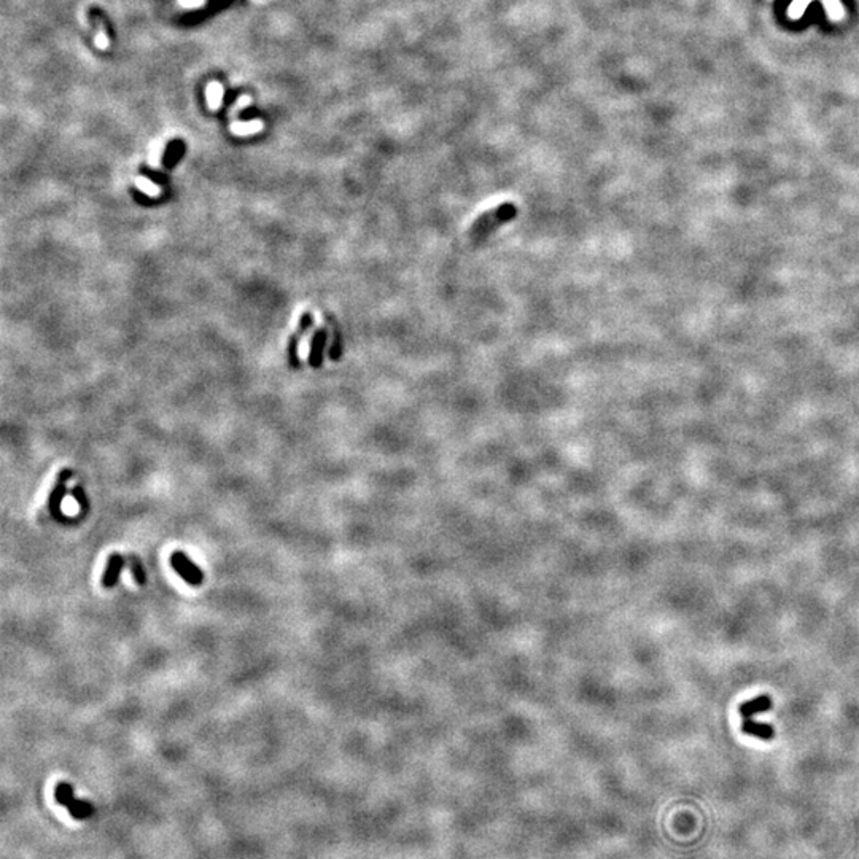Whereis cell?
I'll list each match as a JSON object with an SVG mask.
<instances>
[{
    "instance_id": "obj_1",
    "label": "cell",
    "mask_w": 859,
    "mask_h": 859,
    "mask_svg": "<svg viewBox=\"0 0 859 859\" xmlns=\"http://www.w3.org/2000/svg\"><path fill=\"white\" fill-rule=\"evenodd\" d=\"M518 205L514 202H503L498 207L484 212L477 219L471 223L468 229V236L473 240H481L489 238L492 233H495L498 228L506 225V223L516 220L518 217Z\"/></svg>"
},
{
    "instance_id": "obj_10",
    "label": "cell",
    "mask_w": 859,
    "mask_h": 859,
    "mask_svg": "<svg viewBox=\"0 0 859 859\" xmlns=\"http://www.w3.org/2000/svg\"><path fill=\"white\" fill-rule=\"evenodd\" d=\"M263 128V123L260 120L255 121H248V123H234L231 126V130L234 134L239 135H245V134H252V133H258Z\"/></svg>"
},
{
    "instance_id": "obj_18",
    "label": "cell",
    "mask_w": 859,
    "mask_h": 859,
    "mask_svg": "<svg viewBox=\"0 0 859 859\" xmlns=\"http://www.w3.org/2000/svg\"><path fill=\"white\" fill-rule=\"evenodd\" d=\"M96 45L99 48H107L109 47V40H107V37H105L104 32H101V34H99L96 37Z\"/></svg>"
},
{
    "instance_id": "obj_17",
    "label": "cell",
    "mask_w": 859,
    "mask_h": 859,
    "mask_svg": "<svg viewBox=\"0 0 859 859\" xmlns=\"http://www.w3.org/2000/svg\"><path fill=\"white\" fill-rule=\"evenodd\" d=\"M341 353H342V341H341L339 329H338V327H336L333 346H331V348H329V358L334 360V362H338V360L341 358Z\"/></svg>"
},
{
    "instance_id": "obj_4",
    "label": "cell",
    "mask_w": 859,
    "mask_h": 859,
    "mask_svg": "<svg viewBox=\"0 0 859 859\" xmlns=\"http://www.w3.org/2000/svg\"><path fill=\"white\" fill-rule=\"evenodd\" d=\"M71 479H72V470H68V468L62 470L59 473L58 481H56L53 490L49 492V496H48L49 514H51L53 518L58 519V520L64 519V518H62V514H61V505H62V500H64V496L67 494V482L71 481Z\"/></svg>"
},
{
    "instance_id": "obj_5",
    "label": "cell",
    "mask_w": 859,
    "mask_h": 859,
    "mask_svg": "<svg viewBox=\"0 0 859 859\" xmlns=\"http://www.w3.org/2000/svg\"><path fill=\"white\" fill-rule=\"evenodd\" d=\"M124 563H126V560H124L121 554H111L109 557L107 566H105V571L102 575V586L105 589H111L116 586V583L120 581V575Z\"/></svg>"
},
{
    "instance_id": "obj_11",
    "label": "cell",
    "mask_w": 859,
    "mask_h": 859,
    "mask_svg": "<svg viewBox=\"0 0 859 859\" xmlns=\"http://www.w3.org/2000/svg\"><path fill=\"white\" fill-rule=\"evenodd\" d=\"M298 346H300V336L291 334L288 339V363L293 370L300 368V357H298Z\"/></svg>"
},
{
    "instance_id": "obj_9",
    "label": "cell",
    "mask_w": 859,
    "mask_h": 859,
    "mask_svg": "<svg viewBox=\"0 0 859 859\" xmlns=\"http://www.w3.org/2000/svg\"><path fill=\"white\" fill-rule=\"evenodd\" d=\"M205 95H207V102L209 107L217 110L221 105L223 101V86L220 83H210L207 86V91H205Z\"/></svg>"
},
{
    "instance_id": "obj_14",
    "label": "cell",
    "mask_w": 859,
    "mask_h": 859,
    "mask_svg": "<svg viewBox=\"0 0 859 859\" xmlns=\"http://www.w3.org/2000/svg\"><path fill=\"white\" fill-rule=\"evenodd\" d=\"M129 565H130V571H133L135 581L139 583L140 586H143V584L147 583V575H145V570H143L142 562L135 556H130L129 557Z\"/></svg>"
},
{
    "instance_id": "obj_6",
    "label": "cell",
    "mask_w": 859,
    "mask_h": 859,
    "mask_svg": "<svg viewBox=\"0 0 859 859\" xmlns=\"http://www.w3.org/2000/svg\"><path fill=\"white\" fill-rule=\"evenodd\" d=\"M327 339H328V329L323 327L317 328L314 333L312 342H310V351H309V365L312 366V368H320L323 363V351H325Z\"/></svg>"
},
{
    "instance_id": "obj_13",
    "label": "cell",
    "mask_w": 859,
    "mask_h": 859,
    "mask_svg": "<svg viewBox=\"0 0 859 859\" xmlns=\"http://www.w3.org/2000/svg\"><path fill=\"white\" fill-rule=\"evenodd\" d=\"M810 4L812 0H793V4L788 7V16L791 18V20H799V18H802V15L805 13V10Z\"/></svg>"
},
{
    "instance_id": "obj_2",
    "label": "cell",
    "mask_w": 859,
    "mask_h": 859,
    "mask_svg": "<svg viewBox=\"0 0 859 859\" xmlns=\"http://www.w3.org/2000/svg\"><path fill=\"white\" fill-rule=\"evenodd\" d=\"M54 798L58 800V804L67 807L68 812L72 813V817L78 820L90 818L92 817V813H95V807H92L88 800L75 799L73 788L68 783H59L58 786H56Z\"/></svg>"
},
{
    "instance_id": "obj_16",
    "label": "cell",
    "mask_w": 859,
    "mask_h": 859,
    "mask_svg": "<svg viewBox=\"0 0 859 859\" xmlns=\"http://www.w3.org/2000/svg\"><path fill=\"white\" fill-rule=\"evenodd\" d=\"M312 325H314V315L310 314V312H304L301 315L300 323H298V331H296V334L300 336V338H301V336H304V334H307V331H309L310 327H312Z\"/></svg>"
},
{
    "instance_id": "obj_12",
    "label": "cell",
    "mask_w": 859,
    "mask_h": 859,
    "mask_svg": "<svg viewBox=\"0 0 859 859\" xmlns=\"http://www.w3.org/2000/svg\"><path fill=\"white\" fill-rule=\"evenodd\" d=\"M826 15L831 18L832 21H839L843 18V7L842 4H840V0H823Z\"/></svg>"
},
{
    "instance_id": "obj_15",
    "label": "cell",
    "mask_w": 859,
    "mask_h": 859,
    "mask_svg": "<svg viewBox=\"0 0 859 859\" xmlns=\"http://www.w3.org/2000/svg\"><path fill=\"white\" fill-rule=\"evenodd\" d=\"M72 495H73V498H75V501L78 503L80 508H82L83 511H88L90 501H88V496H86V492L82 485H75V487L72 489Z\"/></svg>"
},
{
    "instance_id": "obj_3",
    "label": "cell",
    "mask_w": 859,
    "mask_h": 859,
    "mask_svg": "<svg viewBox=\"0 0 859 859\" xmlns=\"http://www.w3.org/2000/svg\"><path fill=\"white\" fill-rule=\"evenodd\" d=\"M171 565L173 571L182 578V580L190 584L193 587L201 586L204 583V573L196 563L191 562V559L182 551H176L171 556Z\"/></svg>"
},
{
    "instance_id": "obj_7",
    "label": "cell",
    "mask_w": 859,
    "mask_h": 859,
    "mask_svg": "<svg viewBox=\"0 0 859 859\" xmlns=\"http://www.w3.org/2000/svg\"><path fill=\"white\" fill-rule=\"evenodd\" d=\"M772 708V699L769 695H759L756 699L748 700L740 705V714L743 719H750L757 713H764Z\"/></svg>"
},
{
    "instance_id": "obj_8",
    "label": "cell",
    "mask_w": 859,
    "mask_h": 859,
    "mask_svg": "<svg viewBox=\"0 0 859 859\" xmlns=\"http://www.w3.org/2000/svg\"><path fill=\"white\" fill-rule=\"evenodd\" d=\"M742 731L745 733H748V736H755V737H759L761 740H770L772 737L775 736L774 727H772L770 724L756 723V721H753L751 718L743 721Z\"/></svg>"
}]
</instances>
